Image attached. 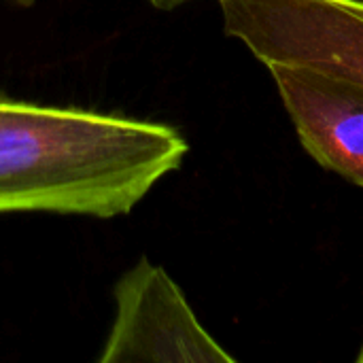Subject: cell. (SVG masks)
Instances as JSON below:
<instances>
[{
  "label": "cell",
  "instance_id": "5",
  "mask_svg": "<svg viewBox=\"0 0 363 363\" xmlns=\"http://www.w3.org/2000/svg\"><path fill=\"white\" fill-rule=\"evenodd\" d=\"M151 4L160 6V9H172V6H179L183 2H189V0H149Z\"/></svg>",
  "mask_w": 363,
  "mask_h": 363
},
{
  "label": "cell",
  "instance_id": "3",
  "mask_svg": "<svg viewBox=\"0 0 363 363\" xmlns=\"http://www.w3.org/2000/svg\"><path fill=\"white\" fill-rule=\"evenodd\" d=\"M117 315L102 363H234L198 321L183 291L164 268L140 259L115 289Z\"/></svg>",
  "mask_w": 363,
  "mask_h": 363
},
{
  "label": "cell",
  "instance_id": "7",
  "mask_svg": "<svg viewBox=\"0 0 363 363\" xmlns=\"http://www.w3.org/2000/svg\"><path fill=\"white\" fill-rule=\"evenodd\" d=\"M19 2H21V4H30L32 0H19Z\"/></svg>",
  "mask_w": 363,
  "mask_h": 363
},
{
  "label": "cell",
  "instance_id": "6",
  "mask_svg": "<svg viewBox=\"0 0 363 363\" xmlns=\"http://www.w3.org/2000/svg\"><path fill=\"white\" fill-rule=\"evenodd\" d=\"M357 363H363V345H362V351H359V355H357Z\"/></svg>",
  "mask_w": 363,
  "mask_h": 363
},
{
  "label": "cell",
  "instance_id": "2",
  "mask_svg": "<svg viewBox=\"0 0 363 363\" xmlns=\"http://www.w3.org/2000/svg\"><path fill=\"white\" fill-rule=\"evenodd\" d=\"M223 28L264 66L315 68L363 89V0H217Z\"/></svg>",
  "mask_w": 363,
  "mask_h": 363
},
{
  "label": "cell",
  "instance_id": "1",
  "mask_svg": "<svg viewBox=\"0 0 363 363\" xmlns=\"http://www.w3.org/2000/svg\"><path fill=\"white\" fill-rule=\"evenodd\" d=\"M170 125L0 96V213H130L187 155Z\"/></svg>",
  "mask_w": 363,
  "mask_h": 363
},
{
  "label": "cell",
  "instance_id": "4",
  "mask_svg": "<svg viewBox=\"0 0 363 363\" xmlns=\"http://www.w3.org/2000/svg\"><path fill=\"white\" fill-rule=\"evenodd\" d=\"M308 155L363 187V89L291 64L266 66Z\"/></svg>",
  "mask_w": 363,
  "mask_h": 363
}]
</instances>
